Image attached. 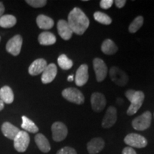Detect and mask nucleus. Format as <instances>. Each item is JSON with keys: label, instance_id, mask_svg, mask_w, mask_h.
Wrapping results in <instances>:
<instances>
[{"label": "nucleus", "instance_id": "obj_1", "mask_svg": "<svg viewBox=\"0 0 154 154\" xmlns=\"http://www.w3.org/2000/svg\"><path fill=\"white\" fill-rule=\"evenodd\" d=\"M68 24L73 33L78 35L84 34L89 26V20L82 9L75 7L68 15Z\"/></svg>", "mask_w": 154, "mask_h": 154}, {"label": "nucleus", "instance_id": "obj_2", "mask_svg": "<svg viewBox=\"0 0 154 154\" xmlns=\"http://www.w3.org/2000/svg\"><path fill=\"white\" fill-rule=\"evenodd\" d=\"M125 95L127 99L131 102V105L127 110V114L132 116L137 113V111L141 107L145 99V95L143 91H135L133 89L126 91Z\"/></svg>", "mask_w": 154, "mask_h": 154}, {"label": "nucleus", "instance_id": "obj_3", "mask_svg": "<svg viewBox=\"0 0 154 154\" xmlns=\"http://www.w3.org/2000/svg\"><path fill=\"white\" fill-rule=\"evenodd\" d=\"M152 115L151 111H147L135 118L132 121V126L135 130L144 131L149 128L151 124Z\"/></svg>", "mask_w": 154, "mask_h": 154}, {"label": "nucleus", "instance_id": "obj_4", "mask_svg": "<svg viewBox=\"0 0 154 154\" xmlns=\"http://www.w3.org/2000/svg\"><path fill=\"white\" fill-rule=\"evenodd\" d=\"M62 96L67 101L77 105L84 103V96L79 90L76 88H67L63 90Z\"/></svg>", "mask_w": 154, "mask_h": 154}, {"label": "nucleus", "instance_id": "obj_5", "mask_svg": "<svg viewBox=\"0 0 154 154\" xmlns=\"http://www.w3.org/2000/svg\"><path fill=\"white\" fill-rule=\"evenodd\" d=\"M13 140L14 149L18 152L23 153L26 151L30 143L29 135L24 131H20Z\"/></svg>", "mask_w": 154, "mask_h": 154}, {"label": "nucleus", "instance_id": "obj_6", "mask_svg": "<svg viewBox=\"0 0 154 154\" xmlns=\"http://www.w3.org/2000/svg\"><path fill=\"white\" fill-rule=\"evenodd\" d=\"M125 143L131 148L142 149L145 148L148 144V141L145 137L138 134H129L124 138Z\"/></svg>", "mask_w": 154, "mask_h": 154}, {"label": "nucleus", "instance_id": "obj_7", "mask_svg": "<svg viewBox=\"0 0 154 154\" xmlns=\"http://www.w3.org/2000/svg\"><path fill=\"white\" fill-rule=\"evenodd\" d=\"M109 75L114 84L119 86H124L128 82V76L124 71H122L118 67H111L109 72Z\"/></svg>", "mask_w": 154, "mask_h": 154}, {"label": "nucleus", "instance_id": "obj_8", "mask_svg": "<svg viewBox=\"0 0 154 154\" xmlns=\"http://www.w3.org/2000/svg\"><path fill=\"white\" fill-rule=\"evenodd\" d=\"M53 140L56 142L62 141L66 138L68 134V129L66 125L61 122L54 123L51 126Z\"/></svg>", "mask_w": 154, "mask_h": 154}, {"label": "nucleus", "instance_id": "obj_9", "mask_svg": "<svg viewBox=\"0 0 154 154\" xmlns=\"http://www.w3.org/2000/svg\"><path fill=\"white\" fill-rule=\"evenodd\" d=\"M93 66L97 82H103L106 77L108 73V68L106 63L101 59L95 58L93 60Z\"/></svg>", "mask_w": 154, "mask_h": 154}, {"label": "nucleus", "instance_id": "obj_10", "mask_svg": "<svg viewBox=\"0 0 154 154\" xmlns=\"http://www.w3.org/2000/svg\"><path fill=\"white\" fill-rule=\"evenodd\" d=\"M23 43L22 37L20 35H15L10 38L6 45V49L13 56H18L20 54Z\"/></svg>", "mask_w": 154, "mask_h": 154}, {"label": "nucleus", "instance_id": "obj_11", "mask_svg": "<svg viewBox=\"0 0 154 154\" xmlns=\"http://www.w3.org/2000/svg\"><path fill=\"white\" fill-rule=\"evenodd\" d=\"M91 104L92 109L95 112H101L106 105V100L104 95L99 92L92 94L91 96Z\"/></svg>", "mask_w": 154, "mask_h": 154}, {"label": "nucleus", "instance_id": "obj_12", "mask_svg": "<svg viewBox=\"0 0 154 154\" xmlns=\"http://www.w3.org/2000/svg\"><path fill=\"white\" fill-rule=\"evenodd\" d=\"M117 120V111L113 106L108 108L106 114L102 121L101 126L104 128H109L112 127Z\"/></svg>", "mask_w": 154, "mask_h": 154}, {"label": "nucleus", "instance_id": "obj_13", "mask_svg": "<svg viewBox=\"0 0 154 154\" xmlns=\"http://www.w3.org/2000/svg\"><path fill=\"white\" fill-rule=\"evenodd\" d=\"M88 69L87 65L82 64L77 69L75 77V83L76 86H82L87 83L88 80Z\"/></svg>", "mask_w": 154, "mask_h": 154}, {"label": "nucleus", "instance_id": "obj_14", "mask_svg": "<svg viewBox=\"0 0 154 154\" xmlns=\"http://www.w3.org/2000/svg\"><path fill=\"white\" fill-rule=\"evenodd\" d=\"M57 74V67L55 63H50L47 65L42 73V82L43 84H49L54 80Z\"/></svg>", "mask_w": 154, "mask_h": 154}, {"label": "nucleus", "instance_id": "obj_15", "mask_svg": "<svg viewBox=\"0 0 154 154\" xmlns=\"http://www.w3.org/2000/svg\"><path fill=\"white\" fill-rule=\"evenodd\" d=\"M47 66V62L44 59H37L34 60L29 67V74L32 76H37L43 73Z\"/></svg>", "mask_w": 154, "mask_h": 154}, {"label": "nucleus", "instance_id": "obj_16", "mask_svg": "<svg viewBox=\"0 0 154 154\" xmlns=\"http://www.w3.org/2000/svg\"><path fill=\"white\" fill-rule=\"evenodd\" d=\"M57 30L59 36L63 39L69 40L72 38L73 32L72 29L70 28L67 21L61 19L57 23Z\"/></svg>", "mask_w": 154, "mask_h": 154}, {"label": "nucleus", "instance_id": "obj_17", "mask_svg": "<svg viewBox=\"0 0 154 154\" xmlns=\"http://www.w3.org/2000/svg\"><path fill=\"white\" fill-rule=\"evenodd\" d=\"M105 142L101 138H94L87 143V150L89 154H97L104 148Z\"/></svg>", "mask_w": 154, "mask_h": 154}, {"label": "nucleus", "instance_id": "obj_18", "mask_svg": "<svg viewBox=\"0 0 154 154\" xmlns=\"http://www.w3.org/2000/svg\"><path fill=\"white\" fill-rule=\"evenodd\" d=\"M19 131L20 130L17 127L9 122H5L2 126V132L4 136L10 140H14Z\"/></svg>", "mask_w": 154, "mask_h": 154}, {"label": "nucleus", "instance_id": "obj_19", "mask_svg": "<svg viewBox=\"0 0 154 154\" xmlns=\"http://www.w3.org/2000/svg\"><path fill=\"white\" fill-rule=\"evenodd\" d=\"M35 143L36 146H38V149L43 153H48L51 150V146L49 140L46 136L42 134H38L36 135L35 138Z\"/></svg>", "mask_w": 154, "mask_h": 154}, {"label": "nucleus", "instance_id": "obj_20", "mask_svg": "<svg viewBox=\"0 0 154 154\" xmlns=\"http://www.w3.org/2000/svg\"><path fill=\"white\" fill-rule=\"evenodd\" d=\"M36 24L39 29L47 30L53 27L54 22L53 19L50 18L49 17L44 14H40L36 18Z\"/></svg>", "mask_w": 154, "mask_h": 154}, {"label": "nucleus", "instance_id": "obj_21", "mask_svg": "<svg viewBox=\"0 0 154 154\" xmlns=\"http://www.w3.org/2000/svg\"><path fill=\"white\" fill-rule=\"evenodd\" d=\"M38 41L41 45L49 46L54 44L57 42L55 35L49 32H44L38 35Z\"/></svg>", "mask_w": 154, "mask_h": 154}, {"label": "nucleus", "instance_id": "obj_22", "mask_svg": "<svg viewBox=\"0 0 154 154\" xmlns=\"http://www.w3.org/2000/svg\"><path fill=\"white\" fill-rule=\"evenodd\" d=\"M14 93L8 86H5L0 88V100L5 103L10 104L14 101Z\"/></svg>", "mask_w": 154, "mask_h": 154}, {"label": "nucleus", "instance_id": "obj_23", "mask_svg": "<svg viewBox=\"0 0 154 154\" xmlns=\"http://www.w3.org/2000/svg\"><path fill=\"white\" fill-rule=\"evenodd\" d=\"M101 51L107 55H112L118 51V47L110 38L104 40L101 44Z\"/></svg>", "mask_w": 154, "mask_h": 154}, {"label": "nucleus", "instance_id": "obj_24", "mask_svg": "<svg viewBox=\"0 0 154 154\" xmlns=\"http://www.w3.org/2000/svg\"><path fill=\"white\" fill-rule=\"evenodd\" d=\"M22 119V124L21 125V126H22L23 129L26 131V132L28 131L29 133H32V134H36L38 131V128L37 126L31 119L25 116H23Z\"/></svg>", "mask_w": 154, "mask_h": 154}, {"label": "nucleus", "instance_id": "obj_25", "mask_svg": "<svg viewBox=\"0 0 154 154\" xmlns=\"http://www.w3.org/2000/svg\"><path fill=\"white\" fill-rule=\"evenodd\" d=\"M16 23L17 19L13 15L5 14L0 17V26L2 28L13 27Z\"/></svg>", "mask_w": 154, "mask_h": 154}, {"label": "nucleus", "instance_id": "obj_26", "mask_svg": "<svg viewBox=\"0 0 154 154\" xmlns=\"http://www.w3.org/2000/svg\"><path fill=\"white\" fill-rule=\"evenodd\" d=\"M58 64L60 66L61 69H63V70H69L73 66V63L72 60H71L70 59H69L66 57V55L65 54H61L58 57L57 59Z\"/></svg>", "mask_w": 154, "mask_h": 154}, {"label": "nucleus", "instance_id": "obj_27", "mask_svg": "<svg viewBox=\"0 0 154 154\" xmlns=\"http://www.w3.org/2000/svg\"><path fill=\"white\" fill-rule=\"evenodd\" d=\"M94 17L96 22L101 23L102 24L109 25L112 22V19L111 17L101 11H96L94 14Z\"/></svg>", "mask_w": 154, "mask_h": 154}, {"label": "nucleus", "instance_id": "obj_28", "mask_svg": "<svg viewBox=\"0 0 154 154\" xmlns=\"http://www.w3.org/2000/svg\"><path fill=\"white\" fill-rule=\"evenodd\" d=\"M143 17L142 16H138L134 19V20L131 23L128 27V31L130 33H136L139 29L143 26Z\"/></svg>", "mask_w": 154, "mask_h": 154}, {"label": "nucleus", "instance_id": "obj_29", "mask_svg": "<svg viewBox=\"0 0 154 154\" xmlns=\"http://www.w3.org/2000/svg\"><path fill=\"white\" fill-rule=\"evenodd\" d=\"M26 2L34 8H40L47 5V2L46 0H26Z\"/></svg>", "mask_w": 154, "mask_h": 154}, {"label": "nucleus", "instance_id": "obj_30", "mask_svg": "<svg viewBox=\"0 0 154 154\" xmlns=\"http://www.w3.org/2000/svg\"><path fill=\"white\" fill-rule=\"evenodd\" d=\"M57 154H77L76 150L72 147L66 146L57 151Z\"/></svg>", "mask_w": 154, "mask_h": 154}, {"label": "nucleus", "instance_id": "obj_31", "mask_svg": "<svg viewBox=\"0 0 154 154\" xmlns=\"http://www.w3.org/2000/svg\"><path fill=\"white\" fill-rule=\"evenodd\" d=\"M113 4V0H101L100 2V7L103 9H108L110 8Z\"/></svg>", "mask_w": 154, "mask_h": 154}, {"label": "nucleus", "instance_id": "obj_32", "mask_svg": "<svg viewBox=\"0 0 154 154\" xmlns=\"http://www.w3.org/2000/svg\"><path fill=\"white\" fill-rule=\"evenodd\" d=\"M122 154H137L135 150L131 147L124 148L122 151Z\"/></svg>", "mask_w": 154, "mask_h": 154}, {"label": "nucleus", "instance_id": "obj_33", "mask_svg": "<svg viewBox=\"0 0 154 154\" xmlns=\"http://www.w3.org/2000/svg\"><path fill=\"white\" fill-rule=\"evenodd\" d=\"M113 3H115L116 6L119 9L124 7L125 5H126V0H116V1L113 2Z\"/></svg>", "mask_w": 154, "mask_h": 154}, {"label": "nucleus", "instance_id": "obj_34", "mask_svg": "<svg viewBox=\"0 0 154 154\" xmlns=\"http://www.w3.org/2000/svg\"><path fill=\"white\" fill-rule=\"evenodd\" d=\"M5 12V6L2 2H0V17L2 16V14Z\"/></svg>", "mask_w": 154, "mask_h": 154}, {"label": "nucleus", "instance_id": "obj_35", "mask_svg": "<svg viewBox=\"0 0 154 154\" xmlns=\"http://www.w3.org/2000/svg\"><path fill=\"white\" fill-rule=\"evenodd\" d=\"M74 79V75L72 74V75H69L68 76V78H67V80H68V82H73Z\"/></svg>", "mask_w": 154, "mask_h": 154}, {"label": "nucleus", "instance_id": "obj_36", "mask_svg": "<svg viewBox=\"0 0 154 154\" xmlns=\"http://www.w3.org/2000/svg\"><path fill=\"white\" fill-rule=\"evenodd\" d=\"M4 107H5V103L2 100H0V111L2 110Z\"/></svg>", "mask_w": 154, "mask_h": 154}, {"label": "nucleus", "instance_id": "obj_37", "mask_svg": "<svg viewBox=\"0 0 154 154\" xmlns=\"http://www.w3.org/2000/svg\"><path fill=\"white\" fill-rule=\"evenodd\" d=\"M0 40H1V37H0Z\"/></svg>", "mask_w": 154, "mask_h": 154}]
</instances>
